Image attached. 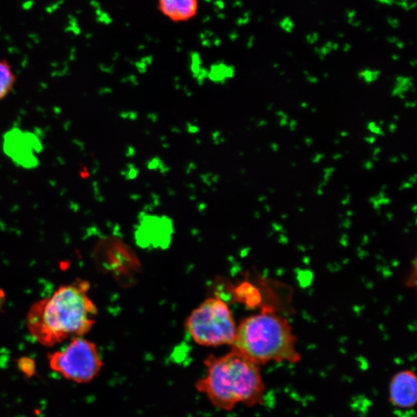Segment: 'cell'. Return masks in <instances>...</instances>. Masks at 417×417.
I'll return each instance as SVG.
<instances>
[{
  "mask_svg": "<svg viewBox=\"0 0 417 417\" xmlns=\"http://www.w3.org/2000/svg\"><path fill=\"white\" fill-rule=\"evenodd\" d=\"M89 288L87 282L77 280L60 286L50 298L34 303L27 324L38 343L55 346L68 339L83 337L92 330L97 308L88 297Z\"/></svg>",
  "mask_w": 417,
  "mask_h": 417,
  "instance_id": "cell-1",
  "label": "cell"
},
{
  "mask_svg": "<svg viewBox=\"0 0 417 417\" xmlns=\"http://www.w3.org/2000/svg\"><path fill=\"white\" fill-rule=\"evenodd\" d=\"M203 364L206 374L196 382V389L215 407L230 411L239 404H262L266 388L260 366L245 355L231 350L224 355H210Z\"/></svg>",
  "mask_w": 417,
  "mask_h": 417,
  "instance_id": "cell-2",
  "label": "cell"
},
{
  "mask_svg": "<svg viewBox=\"0 0 417 417\" xmlns=\"http://www.w3.org/2000/svg\"><path fill=\"white\" fill-rule=\"evenodd\" d=\"M297 343L289 322L264 308L240 323L231 348L261 367L269 362H299Z\"/></svg>",
  "mask_w": 417,
  "mask_h": 417,
  "instance_id": "cell-3",
  "label": "cell"
},
{
  "mask_svg": "<svg viewBox=\"0 0 417 417\" xmlns=\"http://www.w3.org/2000/svg\"><path fill=\"white\" fill-rule=\"evenodd\" d=\"M185 329L188 335L200 346H231L238 325L230 308L223 300L210 298L189 315Z\"/></svg>",
  "mask_w": 417,
  "mask_h": 417,
  "instance_id": "cell-4",
  "label": "cell"
},
{
  "mask_svg": "<svg viewBox=\"0 0 417 417\" xmlns=\"http://www.w3.org/2000/svg\"><path fill=\"white\" fill-rule=\"evenodd\" d=\"M48 361L65 380L80 384L95 380L103 367L97 347L83 337L72 339L64 350L49 353Z\"/></svg>",
  "mask_w": 417,
  "mask_h": 417,
  "instance_id": "cell-5",
  "label": "cell"
},
{
  "mask_svg": "<svg viewBox=\"0 0 417 417\" xmlns=\"http://www.w3.org/2000/svg\"><path fill=\"white\" fill-rule=\"evenodd\" d=\"M417 381L413 370L405 369L394 375L389 384V400L393 407L413 409L416 404Z\"/></svg>",
  "mask_w": 417,
  "mask_h": 417,
  "instance_id": "cell-6",
  "label": "cell"
},
{
  "mask_svg": "<svg viewBox=\"0 0 417 417\" xmlns=\"http://www.w3.org/2000/svg\"><path fill=\"white\" fill-rule=\"evenodd\" d=\"M197 2L193 0H164L159 3L163 13L173 20H185L194 16Z\"/></svg>",
  "mask_w": 417,
  "mask_h": 417,
  "instance_id": "cell-7",
  "label": "cell"
},
{
  "mask_svg": "<svg viewBox=\"0 0 417 417\" xmlns=\"http://www.w3.org/2000/svg\"><path fill=\"white\" fill-rule=\"evenodd\" d=\"M15 83V75L11 65L0 60V100L10 93Z\"/></svg>",
  "mask_w": 417,
  "mask_h": 417,
  "instance_id": "cell-8",
  "label": "cell"
},
{
  "mask_svg": "<svg viewBox=\"0 0 417 417\" xmlns=\"http://www.w3.org/2000/svg\"><path fill=\"white\" fill-rule=\"evenodd\" d=\"M413 78L411 77H404V76H397L396 78V86L392 90V96L396 97L401 94H404L409 89L413 88Z\"/></svg>",
  "mask_w": 417,
  "mask_h": 417,
  "instance_id": "cell-9",
  "label": "cell"
},
{
  "mask_svg": "<svg viewBox=\"0 0 417 417\" xmlns=\"http://www.w3.org/2000/svg\"><path fill=\"white\" fill-rule=\"evenodd\" d=\"M18 367L22 374L27 376H33L35 373L34 361L29 358H21L18 361Z\"/></svg>",
  "mask_w": 417,
  "mask_h": 417,
  "instance_id": "cell-10",
  "label": "cell"
},
{
  "mask_svg": "<svg viewBox=\"0 0 417 417\" xmlns=\"http://www.w3.org/2000/svg\"><path fill=\"white\" fill-rule=\"evenodd\" d=\"M381 74V71L380 70L371 71L369 68H367V69L360 71L358 76L360 79L370 85V83L376 81L380 78Z\"/></svg>",
  "mask_w": 417,
  "mask_h": 417,
  "instance_id": "cell-11",
  "label": "cell"
},
{
  "mask_svg": "<svg viewBox=\"0 0 417 417\" xmlns=\"http://www.w3.org/2000/svg\"><path fill=\"white\" fill-rule=\"evenodd\" d=\"M278 25L287 34H292L294 27V22L289 17L285 18L278 22Z\"/></svg>",
  "mask_w": 417,
  "mask_h": 417,
  "instance_id": "cell-12",
  "label": "cell"
},
{
  "mask_svg": "<svg viewBox=\"0 0 417 417\" xmlns=\"http://www.w3.org/2000/svg\"><path fill=\"white\" fill-rule=\"evenodd\" d=\"M368 130L373 132L374 135L385 136V133L381 130V127L377 126L376 123L374 121H371V123H368Z\"/></svg>",
  "mask_w": 417,
  "mask_h": 417,
  "instance_id": "cell-13",
  "label": "cell"
},
{
  "mask_svg": "<svg viewBox=\"0 0 417 417\" xmlns=\"http://www.w3.org/2000/svg\"><path fill=\"white\" fill-rule=\"evenodd\" d=\"M395 4L401 7V8L404 10L405 11H411L416 8L417 6L416 2L409 3L408 1H406V0H404V1L395 2Z\"/></svg>",
  "mask_w": 417,
  "mask_h": 417,
  "instance_id": "cell-14",
  "label": "cell"
},
{
  "mask_svg": "<svg viewBox=\"0 0 417 417\" xmlns=\"http://www.w3.org/2000/svg\"><path fill=\"white\" fill-rule=\"evenodd\" d=\"M318 39H320V34H318L317 32L308 34L306 36V40L309 44H314L317 43Z\"/></svg>",
  "mask_w": 417,
  "mask_h": 417,
  "instance_id": "cell-15",
  "label": "cell"
},
{
  "mask_svg": "<svg viewBox=\"0 0 417 417\" xmlns=\"http://www.w3.org/2000/svg\"><path fill=\"white\" fill-rule=\"evenodd\" d=\"M389 25L393 29H399L400 27V22L397 18H386Z\"/></svg>",
  "mask_w": 417,
  "mask_h": 417,
  "instance_id": "cell-16",
  "label": "cell"
},
{
  "mask_svg": "<svg viewBox=\"0 0 417 417\" xmlns=\"http://www.w3.org/2000/svg\"><path fill=\"white\" fill-rule=\"evenodd\" d=\"M355 14H356V11H351V10L346 11V15L348 17V22L350 25H352L353 22H354V18L355 17Z\"/></svg>",
  "mask_w": 417,
  "mask_h": 417,
  "instance_id": "cell-17",
  "label": "cell"
},
{
  "mask_svg": "<svg viewBox=\"0 0 417 417\" xmlns=\"http://www.w3.org/2000/svg\"><path fill=\"white\" fill-rule=\"evenodd\" d=\"M6 300L5 292L0 288V309H2Z\"/></svg>",
  "mask_w": 417,
  "mask_h": 417,
  "instance_id": "cell-18",
  "label": "cell"
},
{
  "mask_svg": "<svg viewBox=\"0 0 417 417\" xmlns=\"http://www.w3.org/2000/svg\"><path fill=\"white\" fill-rule=\"evenodd\" d=\"M298 125V121L295 120H291L290 123H288V126H289L291 132H294L296 130V127Z\"/></svg>",
  "mask_w": 417,
  "mask_h": 417,
  "instance_id": "cell-19",
  "label": "cell"
},
{
  "mask_svg": "<svg viewBox=\"0 0 417 417\" xmlns=\"http://www.w3.org/2000/svg\"><path fill=\"white\" fill-rule=\"evenodd\" d=\"M306 79L310 83H313V85H315V83H317L318 82V78L316 77V76L310 74L308 75V77H306Z\"/></svg>",
  "mask_w": 417,
  "mask_h": 417,
  "instance_id": "cell-20",
  "label": "cell"
},
{
  "mask_svg": "<svg viewBox=\"0 0 417 417\" xmlns=\"http://www.w3.org/2000/svg\"><path fill=\"white\" fill-rule=\"evenodd\" d=\"M275 114H276V116L278 117H279L280 118H284V119H287V120H288V118H289V117H288L287 114L283 111H276Z\"/></svg>",
  "mask_w": 417,
  "mask_h": 417,
  "instance_id": "cell-21",
  "label": "cell"
},
{
  "mask_svg": "<svg viewBox=\"0 0 417 417\" xmlns=\"http://www.w3.org/2000/svg\"><path fill=\"white\" fill-rule=\"evenodd\" d=\"M364 141L369 144H374L376 141L375 136H367L364 138Z\"/></svg>",
  "mask_w": 417,
  "mask_h": 417,
  "instance_id": "cell-22",
  "label": "cell"
},
{
  "mask_svg": "<svg viewBox=\"0 0 417 417\" xmlns=\"http://www.w3.org/2000/svg\"><path fill=\"white\" fill-rule=\"evenodd\" d=\"M399 40V38L397 36H389L386 38V41L390 43H396Z\"/></svg>",
  "mask_w": 417,
  "mask_h": 417,
  "instance_id": "cell-23",
  "label": "cell"
},
{
  "mask_svg": "<svg viewBox=\"0 0 417 417\" xmlns=\"http://www.w3.org/2000/svg\"><path fill=\"white\" fill-rule=\"evenodd\" d=\"M416 102H406L404 103V107L406 109H413L416 107Z\"/></svg>",
  "mask_w": 417,
  "mask_h": 417,
  "instance_id": "cell-24",
  "label": "cell"
},
{
  "mask_svg": "<svg viewBox=\"0 0 417 417\" xmlns=\"http://www.w3.org/2000/svg\"><path fill=\"white\" fill-rule=\"evenodd\" d=\"M378 3L383 5H388L390 6H392L393 4H395V2L389 1V0H378Z\"/></svg>",
  "mask_w": 417,
  "mask_h": 417,
  "instance_id": "cell-25",
  "label": "cell"
},
{
  "mask_svg": "<svg viewBox=\"0 0 417 417\" xmlns=\"http://www.w3.org/2000/svg\"><path fill=\"white\" fill-rule=\"evenodd\" d=\"M397 130V125L395 123H390L389 125V130L390 133H394Z\"/></svg>",
  "mask_w": 417,
  "mask_h": 417,
  "instance_id": "cell-26",
  "label": "cell"
},
{
  "mask_svg": "<svg viewBox=\"0 0 417 417\" xmlns=\"http://www.w3.org/2000/svg\"><path fill=\"white\" fill-rule=\"evenodd\" d=\"M306 145L309 147L313 145L314 140L312 137H306L304 139Z\"/></svg>",
  "mask_w": 417,
  "mask_h": 417,
  "instance_id": "cell-27",
  "label": "cell"
},
{
  "mask_svg": "<svg viewBox=\"0 0 417 417\" xmlns=\"http://www.w3.org/2000/svg\"><path fill=\"white\" fill-rule=\"evenodd\" d=\"M352 49V45L350 43H345L343 50L345 53L350 51Z\"/></svg>",
  "mask_w": 417,
  "mask_h": 417,
  "instance_id": "cell-28",
  "label": "cell"
},
{
  "mask_svg": "<svg viewBox=\"0 0 417 417\" xmlns=\"http://www.w3.org/2000/svg\"><path fill=\"white\" fill-rule=\"evenodd\" d=\"M288 125L287 120L284 118H280L279 125L280 127H285Z\"/></svg>",
  "mask_w": 417,
  "mask_h": 417,
  "instance_id": "cell-29",
  "label": "cell"
},
{
  "mask_svg": "<svg viewBox=\"0 0 417 417\" xmlns=\"http://www.w3.org/2000/svg\"><path fill=\"white\" fill-rule=\"evenodd\" d=\"M396 46L399 48V49H404L405 48V43L403 41H401L400 40H399L396 43Z\"/></svg>",
  "mask_w": 417,
  "mask_h": 417,
  "instance_id": "cell-30",
  "label": "cell"
},
{
  "mask_svg": "<svg viewBox=\"0 0 417 417\" xmlns=\"http://www.w3.org/2000/svg\"><path fill=\"white\" fill-rule=\"evenodd\" d=\"M324 46L326 48V49H327L330 53L332 50V46H333V43L331 41H329L327 43H326Z\"/></svg>",
  "mask_w": 417,
  "mask_h": 417,
  "instance_id": "cell-31",
  "label": "cell"
},
{
  "mask_svg": "<svg viewBox=\"0 0 417 417\" xmlns=\"http://www.w3.org/2000/svg\"><path fill=\"white\" fill-rule=\"evenodd\" d=\"M254 41V37L253 36H250L249 37V41H248V45H247L248 48H252Z\"/></svg>",
  "mask_w": 417,
  "mask_h": 417,
  "instance_id": "cell-32",
  "label": "cell"
},
{
  "mask_svg": "<svg viewBox=\"0 0 417 417\" xmlns=\"http://www.w3.org/2000/svg\"><path fill=\"white\" fill-rule=\"evenodd\" d=\"M268 125V121L265 120H261L259 123H257V126L263 127Z\"/></svg>",
  "mask_w": 417,
  "mask_h": 417,
  "instance_id": "cell-33",
  "label": "cell"
},
{
  "mask_svg": "<svg viewBox=\"0 0 417 417\" xmlns=\"http://www.w3.org/2000/svg\"><path fill=\"white\" fill-rule=\"evenodd\" d=\"M271 147L273 150L277 151L279 149V146L276 142H273L271 144Z\"/></svg>",
  "mask_w": 417,
  "mask_h": 417,
  "instance_id": "cell-34",
  "label": "cell"
},
{
  "mask_svg": "<svg viewBox=\"0 0 417 417\" xmlns=\"http://www.w3.org/2000/svg\"><path fill=\"white\" fill-rule=\"evenodd\" d=\"M362 22L361 20L354 21L352 26L355 27H359L360 25H362Z\"/></svg>",
  "mask_w": 417,
  "mask_h": 417,
  "instance_id": "cell-35",
  "label": "cell"
},
{
  "mask_svg": "<svg viewBox=\"0 0 417 417\" xmlns=\"http://www.w3.org/2000/svg\"><path fill=\"white\" fill-rule=\"evenodd\" d=\"M348 135H350V133H348V132H346V131H343V132H340V136H341V137H344V138H346V137H347V136H348Z\"/></svg>",
  "mask_w": 417,
  "mask_h": 417,
  "instance_id": "cell-36",
  "label": "cell"
},
{
  "mask_svg": "<svg viewBox=\"0 0 417 417\" xmlns=\"http://www.w3.org/2000/svg\"><path fill=\"white\" fill-rule=\"evenodd\" d=\"M301 108L302 109H307L308 108V103L303 102L300 104Z\"/></svg>",
  "mask_w": 417,
  "mask_h": 417,
  "instance_id": "cell-37",
  "label": "cell"
},
{
  "mask_svg": "<svg viewBox=\"0 0 417 417\" xmlns=\"http://www.w3.org/2000/svg\"><path fill=\"white\" fill-rule=\"evenodd\" d=\"M392 59L393 60H395V62H398V60L400 59V57H399V55H392Z\"/></svg>",
  "mask_w": 417,
  "mask_h": 417,
  "instance_id": "cell-38",
  "label": "cell"
},
{
  "mask_svg": "<svg viewBox=\"0 0 417 417\" xmlns=\"http://www.w3.org/2000/svg\"><path fill=\"white\" fill-rule=\"evenodd\" d=\"M416 64H417V60L416 59L411 60V62H409V64H411V66L413 67H416Z\"/></svg>",
  "mask_w": 417,
  "mask_h": 417,
  "instance_id": "cell-39",
  "label": "cell"
},
{
  "mask_svg": "<svg viewBox=\"0 0 417 417\" xmlns=\"http://www.w3.org/2000/svg\"><path fill=\"white\" fill-rule=\"evenodd\" d=\"M339 49V43H333L332 50H338Z\"/></svg>",
  "mask_w": 417,
  "mask_h": 417,
  "instance_id": "cell-40",
  "label": "cell"
},
{
  "mask_svg": "<svg viewBox=\"0 0 417 417\" xmlns=\"http://www.w3.org/2000/svg\"><path fill=\"white\" fill-rule=\"evenodd\" d=\"M314 51L317 56H320V48L315 47L314 48Z\"/></svg>",
  "mask_w": 417,
  "mask_h": 417,
  "instance_id": "cell-41",
  "label": "cell"
},
{
  "mask_svg": "<svg viewBox=\"0 0 417 417\" xmlns=\"http://www.w3.org/2000/svg\"><path fill=\"white\" fill-rule=\"evenodd\" d=\"M398 97L400 98L401 100H406V97L404 94H401Z\"/></svg>",
  "mask_w": 417,
  "mask_h": 417,
  "instance_id": "cell-42",
  "label": "cell"
},
{
  "mask_svg": "<svg viewBox=\"0 0 417 417\" xmlns=\"http://www.w3.org/2000/svg\"><path fill=\"white\" fill-rule=\"evenodd\" d=\"M273 108H274V104H273L272 103L268 105V110L271 111Z\"/></svg>",
  "mask_w": 417,
  "mask_h": 417,
  "instance_id": "cell-43",
  "label": "cell"
},
{
  "mask_svg": "<svg viewBox=\"0 0 417 417\" xmlns=\"http://www.w3.org/2000/svg\"><path fill=\"white\" fill-rule=\"evenodd\" d=\"M366 32H373V28H371V27H369L366 28Z\"/></svg>",
  "mask_w": 417,
  "mask_h": 417,
  "instance_id": "cell-44",
  "label": "cell"
},
{
  "mask_svg": "<svg viewBox=\"0 0 417 417\" xmlns=\"http://www.w3.org/2000/svg\"><path fill=\"white\" fill-rule=\"evenodd\" d=\"M337 36H338V37H339V38H344V36H345V34H344L343 33H339V34H338V35H337Z\"/></svg>",
  "mask_w": 417,
  "mask_h": 417,
  "instance_id": "cell-45",
  "label": "cell"
},
{
  "mask_svg": "<svg viewBox=\"0 0 417 417\" xmlns=\"http://www.w3.org/2000/svg\"><path fill=\"white\" fill-rule=\"evenodd\" d=\"M287 54L288 55H289L290 57H292V56H294L293 52H292V51H289V50H288V51L287 52Z\"/></svg>",
  "mask_w": 417,
  "mask_h": 417,
  "instance_id": "cell-46",
  "label": "cell"
},
{
  "mask_svg": "<svg viewBox=\"0 0 417 417\" xmlns=\"http://www.w3.org/2000/svg\"><path fill=\"white\" fill-rule=\"evenodd\" d=\"M399 116L397 115L393 116V119L395 121H399Z\"/></svg>",
  "mask_w": 417,
  "mask_h": 417,
  "instance_id": "cell-47",
  "label": "cell"
},
{
  "mask_svg": "<svg viewBox=\"0 0 417 417\" xmlns=\"http://www.w3.org/2000/svg\"><path fill=\"white\" fill-rule=\"evenodd\" d=\"M384 125V121H378V127L383 126Z\"/></svg>",
  "mask_w": 417,
  "mask_h": 417,
  "instance_id": "cell-48",
  "label": "cell"
},
{
  "mask_svg": "<svg viewBox=\"0 0 417 417\" xmlns=\"http://www.w3.org/2000/svg\"><path fill=\"white\" fill-rule=\"evenodd\" d=\"M329 74L328 73H324L323 74V77L325 78H327L329 77Z\"/></svg>",
  "mask_w": 417,
  "mask_h": 417,
  "instance_id": "cell-49",
  "label": "cell"
},
{
  "mask_svg": "<svg viewBox=\"0 0 417 417\" xmlns=\"http://www.w3.org/2000/svg\"><path fill=\"white\" fill-rule=\"evenodd\" d=\"M273 67H274V68H275V69H277V68L279 67V64L275 63L274 64H273Z\"/></svg>",
  "mask_w": 417,
  "mask_h": 417,
  "instance_id": "cell-50",
  "label": "cell"
},
{
  "mask_svg": "<svg viewBox=\"0 0 417 417\" xmlns=\"http://www.w3.org/2000/svg\"><path fill=\"white\" fill-rule=\"evenodd\" d=\"M303 74H304V75H306V77H308V76L310 75V74H309V72L308 71H303Z\"/></svg>",
  "mask_w": 417,
  "mask_h": 417,
  "instance_id": "cell-51",
  "label": "cell"
},
{
  "mask_svg": "<svg viewBox=\"0 0 417 417\" xmlns=\"http://www.w3.org/2000/svg\"><path fill=\"white\" fill-rule=\"evenodd\" d=\"M381 151V148H376V149H375V153H378V151Z\"/></svg>",
  "mask_w": 417,
  "mask_h": 417,
  "instance_id": "cell-52",
  "label": "cell"
},
{
  "mask_svg": "<svg viewBox=\"0 0 417 417\" xmlns=\"http://www.w3.org/2000/svg\"><path fill=\"white\" fill-rule=\"evenodd\" d=\"M285 74V71H282L279 72V75L280 76H284Z\"/></svg>",
  "mask_w": 417,
  "mask_h": 417,
  "instance_id": "cell-53",
  "label": "cell"
},
{
  "mask_svg": "<svg viewBox=\"0 0 417 417\" xmlns=\"http://www.w3.org/2000/svg\"><path fill=\"white\" fill-rule=\"evenodd\" d=\"M310 111H312L313 113H316L317 109L315 108H313L312 109H310Z\"/></svg>",
  "mask_w": 417,
  "mask_h": 417,
  "instance_id": "cell-54",
  "label": "cell"
},
{
  "mask_svg": "<svg viewBox=\"0 0 417 417\" xmlns=\"http://www.w3.org/2000/svg\"><path fill=\"white\" fill-rule=\"evenodd\" d=\"M334 142H335V144H339L341 141L339 139H336L335 141H334Z\"/></svg>",
  "mask_w": 417,
  "mask_h": 417,
  "instance_id": "cell-55",
  "label": "cell"
},
{
  "mask_svg": "<svg viewBox=\"0 0 417 417\" xmlns=\"http://www.w3.org/2000/svg\"><path fill=\"white\" fill-rule=\"evenodd\" d=\"M324 25V21L320 22V25L323 26Z\"/></svg>",
  "mask_w": 417,
  "mask_h": 417,
  "instance_id": "cell-56",
  "label": "cell"
},
{
  "mask_svg": "<svg viewBox=\"0 0 417 417\" xmlns=\"http://www.w3.org/2000/svg\"><path fill=\"white\" fill-rule=\"evenodd\" d=\"M409 45H413V41H409Z\"/></svg>",
  "mask_w": 417,
  "mask_h": 417,
  "instance_id": "cell-57",
  "label": "cell"
},
{
  "mask_svg": "<svg viewBox=\"0 0 417 417\" xmlns=\"http://www.w3.org/2000/svg\"><path fill=\"white\" fill-rule=\"evenodd\" d=\"M275 12H276V11H275V10H272V11H271V13H275Z\"/></svg>",
  "mask_w": 417,
  "mask_h": 417,
  "instance_id": "cell-58",
  "label": "cell"
},
{
  "mask_svg": "<svg viewBox=\"0 0 417 417\" xmlns=\"http://www.w3.org/2000/svg\"><path fill=\"white\" fill-rule=\"evenodd\" d=\"M287 83H291V80L290 79L287 80Z\"/></svg>",
  "mask_w": 417,
  "mask_h": 417,
  "instance_id": "cell-59",
  "label": "cell"
}]
</instances>
